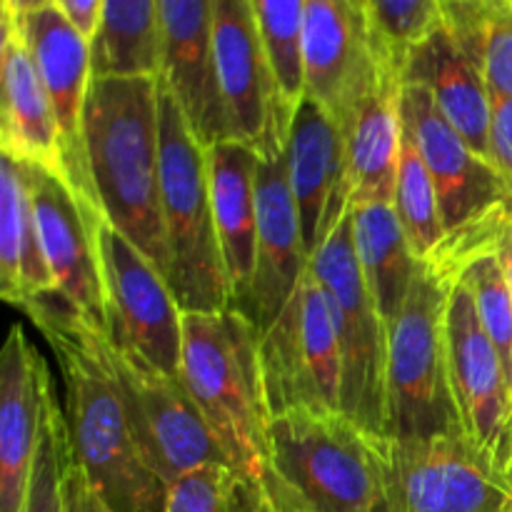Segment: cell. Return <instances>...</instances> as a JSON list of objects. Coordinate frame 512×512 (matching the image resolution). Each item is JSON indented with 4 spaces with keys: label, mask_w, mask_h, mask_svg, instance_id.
<instances>
[{
    "label": "cell",
    "mask_w": 512,
    "mask_h": 512,
    "mask_svg": "<svg viewBox=\"0 0 512 512\" xmlns=\"http://www.w3.org/2000/svg\"><path fill=\"white\" fill-rule=\"evenodd\" d=\"M58 360L70 453L113 512H165L168 485L133 433L105 360V330L60 295L20 305Z\"/></svg>",
    "instance_id": "obj_1"
},
{
    "label": "cell",
    "mask_w": 512,
    "mask_h": 512,
    "mask_svg": "<svg viewBox=\"0 0 512 512\" xmlns=\"http://www.w3.org/2000/svg\"><path fill=\"white\" fill-rule=\"evenodd\" d=\"M83 138L100 213L168 278L160 198V80L93 78Z\"/></svg>",
    "instance_id": "obj_2"
},
{
    "label": "cell",
    "mask_w": 512,
    "mask_h": 512,
    "mask_svg": "<svg viewBox=\"0 0 512 512\" xmlns=\"http://www.w3.org/2000/svg\"><path fill=\"white\" fill-rule=\"evenodd\" d=\"M180 380L230 465L265 480L270 410L260 365V330L253 318L238 308L183 313Z\"/></svg>",
    "instance_id": "obj_3"
},
{
    "label": "cell",
    "mask_w": 512,
    "mask_h": 512,
    "mask_svg": "<svg viewBox=\"0 0 512 512\" xmlns=\"http://www.w3.org/2000/svg\"><path fill=\"white\" fill-rule=\"evenodd\" d=\"M265 485L280 512H385L373 435L343 413L270 420Z\"/></svg>",
    "instance_id": "obj_4"
},
{
    "label": "cell",
    "mask_w": 512,
    "mask_h": 512,
    "mask_svg": "<svg viewBox=\"0 0 512 512\" xmlns=\"http://www.w3.org/2000/svg\"><path fill=\"white\" fill-rule=\"evenodd\" d=\"M160 80V78H158ZM160 198L168 240V283L183 313L233 308L215 230L208 148L160 83Z\"/></svg>",
    "instance_id": "obj_5"
},
{
    "label": "cell",
    "mask_w": 512,
    "mask_h": 512,
    "mask_svg": "<svg viewBox=\"0 0 512 512\" xmlns=\"http://www.w3.org/2000/svg\"><path fill=\"white\" fill-rule=\"evenodd\" d=\"M353 210V208H350ZM310 273L328 295L340 343V408L363 433H388L390 328L380 315L353 245V215H345L310 258Z\"/></svg>",
    "instance_id": "obj_6"
},
{
    "label": "cell",
    "mask_w": 512,
    "mask_h": 512,
    "mask_svg": "<svg viewBox=\"0 0 512 512\" xmlns=\"http://www.w3.org/2000/svg\"><path fill=\"white\" fill-rule=\"evenodd\" d=\"M450 288L433 268L420 263L403 313L390 328L388 438L463 433L450 390L445 338Z\"/></svg>",
    "instance_id": "obj_7"
},
{
    "label": "cell",
    "mask_w": 512,
    "mask_h": 512,
    "mask_svg": "<svg viewBox=\"0 0 512 512\" xmlns=\"http://www.w3.org/2000/svg\"><path fill=\"white\" fill-rule=\"evenodd\" d=\"M105 360L138 445L168 488L205 465H230L183 380L108 335Z\"/></svg>",
    "instance_id": "obj_8"
},
{
    "label": "cell",
    "mask_w": 512,
    "mask_h": 512,
    "mask_svg": "<svg viewBox=\"0 0 512 512\" xmlns=\"http://www.w3.org/2000/svg\"><path fill=\"white\" fill-rule=\"evenodd\" d=\"M385 512H512L505 483L463 433L375 438Z\"/></svg>",
    "instance_id": "obj_9"
},
{
    "label": "cell",
    "mask_w": 512,
    "mask_h": 512,
    "mask_svg": "<svg viewBox=\"0 0 512 512\" xmlns=\"http://www.w3.org/2000/svg\"><path fill=\"white\" fill-rule=\"evenodd\" d=\"M260 365L270 420L293 410L343 413L338 333L328 295L310 268L278 320L260 333Z\"/></svg>",
    "instance_id": "obj_10"
},
{
    "label": "cell",
    "mask_w": 512,
    "mask_h": 512,
    "mask_svg": "<svg viewBox=\"0 0 512 512\" xmlns=\"http://www.w3.org/2000/svg\"><path fill=\"white\" fill-rule=\"evenodd\" d=\"M450 390L460 430L475 453L512 485V393L463 280H455L445 313Z\"/></svg>",
    "instance_id": "obj_11"
},
{
    "label": "cell",
    "mask_w": 512,
    "mask_h": 512,
    "mask_svg": "<svg viewBox=\"0 0 512 512\" xmlns=\"http://www.w3.org/2000/svg\"><path fill=\"white\" fill-rule=\"evenodd\" d=\"M93 228L108 298V338L180 378L183 310L168 278L103 213L95 215Z\"/></svg>",
    "instance_id": "obj_12"
},
{
    "label": "cell",
    "mask_w": 512,
    "mask_h": 512,
    "mask_svg": "<svg viewBox=\"0 0 512 512\" xmlns=\"http://www.w3.org/2000/svg\"><path fill=\"white\" fill-rule=\"evenodd\" d=\"M18 15L20 30L33 55L35 70L40 75L60 140H63L65 173L70 188L90 213H100L98 195L90 183L85 163L83 118L88 103L93 68H90V43L65 20L55 0H5Z\"/></svg>",
    "instance_id": "obj_13"
},
{
    "label": "cell",
    "mask_w": 512,
    "mask_h": 512,
    "mask_svg": "<svg viewBox=\"0 0 512 512\" xmlns=\"http://www.w3.org/2000/svg\"><path fill=\"white\" fill-rule=\"evenodd\" d=\"M285 140L270 128L258 148V248L253 290L243 313L253 318L260 333L278 320L310 268L303 223L285 170Z\"/></svg>",
    "instance_id": "obj_14"
},
{
    "label": "cell",
    "mask_w": 512,
    "mask_h": 512,
    "mask_svg": "<svg viewBox=\"0 0 512 512\" xmlns=\"http://www.w3.org/2000/svg\"><path fill=\"white\" fill-rule=\"evenodd\" d=\"M28 185L35 228L55 290L88 323L108 333V298L93 228V218L100 213L85 210L68 180L53 173L28 168Z\"/></svg>",
    "instance_id": "obj_15"
},
{
    "label": "cell",
    "mask_w": 512,
    "mask_h": 512,
    "mask_svg": "<svg viewBox=\"0 0 512 512\" xmlns=\"http://www.w3.org/2000/svg\"><path fill=\"white\" fill-rule=\"evenodd\" d=\"M383 70L370 48L363 0H305V98L338 128Z\"/></svg>",
    "instance_id": "obj_16"
},
{
    "label": "cell",
    "mask_w": 512,
    "mask_h": 512,
    "mask_svg": "<svg viewBox=\"0 0 512 512\" xmlns=\"http://www.w3.org/2000/svg\"><path fill=\"white\" fill-rule=\"evenodd\" d=\"M213 53L225 140L260 148L278 115L253 0H213Z\"/></svg>",
    "instance_id": "obj_17"
},
{
    "label": "cell",
    "mask_w": 512,
    "mask_h": 512,
    "mask_svg": "<svg viewBox=\"0 0 512 512\" xmlns=\"http://www.w3.org/2000/svg\"><path fill=\"white\" fill-rule=\"evenodd\" d=\"M285 170L303 223L310 258L353 208L345 138L315 100L305 98L285 140Z\"/></svg>",
    "instance_id": "obj_18"
},
{
    "label": "cell",
    "mask_w": 512,
    "mask_h": 512,
    "mask_svg": "<svg viewBox=\"0 0 512 512\" xmlns=\"http://www.w3.org/2000/svg\"><path fill=\"white\" fill-rule=\"evenodd\" d=\"M43 355L13 323L0 355V512H25L45 405L53 395Z\"/></svg>",
    "instance_id": "obj_19"
},
{
    "label": "cell",
    "mask_w": 512,
    "mask_h": 512,
    "mask_svg": "<svg viewBox=\"0 0 512 512\" xmlns=\"http://www.w3.org/2000/svg\"><path fill=\"white\" fill-rule=\"evenodd\" d=\"M213 0H160V83L183 110L195 138L225 140L213 53Z\"/></svg>",
    "instance_id": "obj_20"
},
{
    "label": "cell",
    "mask_w": 512,
    "mask_h": 512,
    "mask_svg": "<svg viewBox=\"0 0 512 512\" xmlns=\"http://www.w3.org/2000/svg\"><path fill=\"white\" fill-rule=\"evenodd\" d=\"M0 150L5 158L68 180L63 140L18 15L0 3Z\"/></svg>",
    "instance_id": "obj_21"
},
{
    "label": "cell",
    "mask_w": 512,
    "mask_h": 512,
    "mask_svg": "<svg viewBox=\"0 0 512 512\" xmlns=\"http://www.w3.org/2000/svg\"><path fill=\"white\" fill-rule=\"evenodd\" d=\"M210 195L215 230L223 250L233 308L245 310L253 290L258 248V170L260 150L220 140L208 148Z\"/></svg>",
    "instance_id": "obj_22"
},
{
    "label": "cell",
    "mask_w": 512,
    "mask_h": 512,
    "mask_svg": "<svg viewBox=\"0 0 512 512\" xmlns=\"http://www.w3.org/2000/svg\"><path fill=\"white\" fill-rule=\"evenodd\" d=\"M403 80L383 70L340 128L353 205L393 203L400 143H403Z\"/></svg>",
    "instance_id": "obj_23"
},
{
    "label": "cell",
    "mask_w": 512,
    "mask_h": 512,
    "mask_svg": "<svg viewBox=\"0 0 512 512\" xmlns=\"http://www.w3.org/2000/svg\"><path fill=\"white\" fill-rule=\"evenodd\" d=\"M405 85H423L465 143L490 160L493 98L478 65L455 45L445 28L410 55Z\"/></svg>",
    "instance_id": "obj_24"
},
{
    "label": "cell",
    "mask_w": 512,
    "mask_h": 512,
    "mask_svg": "<svg viewBox=\"0 0 512 512\" xmlns=\"http://www.w3.org/2000/svg\"><path fill=\"white\" fill-rule=\"evenodd\" d=\"M0 293L15 308L58 295L35 228L28 168L5 155L0 160Z\"/></svg>",
    "instance_id": "obj_25"
},
{
    "label": "cell",
    "mask_w": 512,
    "mask_h": 512,
    "mask_svg": "<svg viewBox=\"0 0 512 512\" xmlns=\"http://www.w3.org/2000/svg\"><path fill=\"white\" fill-rule=\"evenodd\" d=\"M353 245L380 315L393 328L413 288L415 258L393 203L353 205Z\"/></svg>",
    "instance_id": "obj_26"
},
{
    "label": "cell",
    "mask_w": 512,
    "mask_h": 512,
    "mask_svg": "<svg viewBox=\"0 0 512 512\" xmlns=\"http://www.w3.org/2000/svg\"><path fill=\"white\" fill-rule=\"evenodd\" d=\"M160 10L155 0H105L90 43L93 78H160Z\"/></svg>",
    "instance_id": "obj_27"
},
{
    "label": "cell",
    "mask_w": 512,
    "mask_h": 512,
    "mask_svg": "<svg viewBox=\"0 0 512 512\" xmlns=\"http://www.w3.org/2000/svg\"><path fill=\"white\" fill-rule=\"evenodd\" d=\"M278 100L275 123L290 130L305 100V0H253Z\"/></svg>",
    "instance_id": "obj_28"
},
{
    "label": "cell",
    "mask_w": 512,
    "mask_h": 512,
    "mask_svg": "<svg viewBox=\"0 0 512 512\" xmlns=\"http://www.w3.org/2000/svg\"><path fill=\"white\" fill-rule=\"evenodd\" d=\"M403 113V110H400ZM395 213L403 225L415 258L423 263L430 260L445 240L443 215H440L438 190H435L430 170L415 145L413 133L403 120V143L398 155V173H395L393 193Z\"/></svg>",
    "instance_id": "obj_29"
},
{
    "label": "cell",
    "mask_w": 512,
    "mask_h": 512,
    "mask_svg": "<svg viewBox=\"0 0 512 512\" xmlns=\"http://www.w3.org/2000/svg\"><path fill=\"white\" fill-rule=\"evenodd\" d=\"M370 48L405 85L408 60L443 28L440 0H363Z\"/></svg>",
    "instance_id": "obj_30"
},
{
    "label": "cell",
    "mask_w": 512,
    "mask_h": 512,
    "mask_svg": "<svg viewBox=\"0 0 512 512\" xmlns=\"http://www.w3.org/2000/svg\"><path fill=\"white\" fill-rule=\"evenodd\" d=\"M165 512H280L268 485L233 465H205L168 488Z\"/></svg>",
    "instance_id": "obj_31"
},
{
    "label": "cell",
    "mask_w": 512,
    "mask_h": 512,
    "mask_svg": "<svg viewBox=\"0 0 512 512\" xmlns=\"http://www.w3.org/2000/svg\"><path fill=\"white\" fill-rule=\"evenodd\" d=\"M460 280L470 288L478 318L493 348L498 350L512 393V293L498 253L490 250L470 260L468 268L460 273Z\"/></svg>",
    "instance_id": "obj_32"
},
{
    "label": "cell",
    "mask_w": 512,
    "mask_h": 512,
    "mask_svg": "<svg viewBox=\"0 0 512 512\" xmlns=\"http://www.w3.org/2000/svg\"><path fill=\"white\" fill-rule=\"evenodd\" d=\"M68 460V425H65V415L53 393L45 405L43 425H40V440L38 450H35L33 473H30L25 512H65L63 478Z\"/></svg>",
    "instance_id": "obj_33"
},
{
    "label": "cell",
    "mask_w": 512,
    "mask_h": 512,
    "mask_svg": "<svg viewBox=\"0 0 512 512\" xmlns=\"http://www.w3.org/2000/svg\"><path fill=\"white\" fill-rule=\"evenodd\" d=\"M478 68L493 100L512 98V0H488Z\"/></svg>",
    "instance_id": "obj_34"
},
{
    "label": "cell",
    "mask_w": 512,
    "mask_h": 512,
    "mask_svg": "<svg viewBox=\"0 0 512 512\" xmlns=\"http://www.w3.org/2000/svg\"><path fill=\"white\" fill-rule=\"evenodd\" d=\"M490 160L512 188V98L493 100L490 115Z\"/></svg>",
    "instance_id": "obj_35"
},
{
    "label": "cell",
    "mask_w": 512,
    "mask_h": 512,
    "mask_svg": "<svg viewBox=\"0 0 512 512\" xmlns=\"http://www.w3.org/2000/svg\"><path fill=\"white\" fill-rule=\"evenodd\" d=\"M63 498L65 512H113L110 505L103 500V495L93 488L85 470L75 463L73 453H70L68 465H65Z\"/></svg>",
    "instance_id": "obj_36"
},
{
    "label": "cell",
    "mask_w": 512,
    "mask_h": 512,
    "mask_svg": "<svg viewBox=\"0 0 512 512\" xmlns=\"http://www.w3.org/2000/svg\"><path fill=\"white\" fill-rule=\"evenodd\" d=\"M55 5L65 20L83 35L85 43H93L103 20L105 0H55Z\"/></svg>",
    "instance_id": "obj_37"
},
{
    "label": "cell",
    "mask_w": 512,
    "mask_h": 512,
    "mask_svg": "<svg viewBox=\"0 0 512 512\" xmlns=\"http://www.w3.org/2000/svg\"><path fill=\"white\" fill-rule=\"evenodd\" d=\"M495 253H498L500 265L505 270V278H508L510 293H512V215L505 220L503 230L498 235V243H495Z\"/></svg>",
    "instance_id": "obj_38"
}]
</instances>
